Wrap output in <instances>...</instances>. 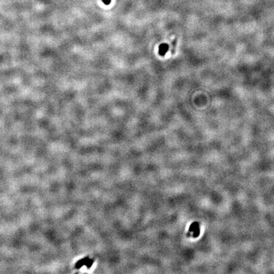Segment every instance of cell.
Masks as SVG:
<instances>
[{"mask_svg": "<svg viewBox=\"0 0 274 274\" xmlns=\"http://www.w3.org/2000/svg\"><path fill=\"white\" fill-rule=\"evenodd\" d=\"M102 2H103L104 3H105V5H108L109 3H111V0H102Z\"/></svg>", "mask_w": 274, "mask_h": 274, "instance_id": "cell-2", "label": "cell"}, {"mask_svg": "<svg viewBox=\"0 0 274 274\" xmlns=\"http://www.w3.org/2000/svg\"><path fill=\"white\" fill-rule=\"evenodd\" d=\"M168 45H167L166 44H163V45H161L159 47V53L161 55H164L165 54L168 50Z\"/></svg>", "mask_w": 274, "mask_h": 274, "instance_id": "cell-1", "label": "cell"}]
</instances>
